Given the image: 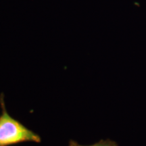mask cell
<instances>
[{"label":"cell","instance_id":"cell-1","mask_svg":"<svg viewBox=\"0 0 146 146\" xmlns=\"http://www.w3.org/2000/svg\"><path fill=\"white\" fill-rule=\"evenodd\" d=\"M2 114L0 116V146H6L25 141L39 143L41 138L17 120L12 118L5 110L1 98Z\"/></svg>","mask_w":146,"mask_h":146},{"label":"cell","instance_id":"cell-2","mask_svg":"<svg viewBox=\"0 0 146 146\" xmlns=\"http://www.w3.org/2000/svg\"><path fill=\"white\" fill-rule=\"evenodd\" d=\"M69 146H118V145L116 141L107 139H101L100 141L90 145H83L78 143L75 141L70 140L69 142Z\"/></svg>","mask_w":146,"mask_h":146}]
</instances>
